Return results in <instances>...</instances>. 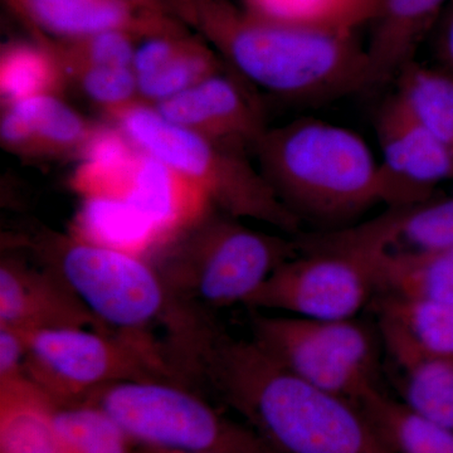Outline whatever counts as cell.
<instances>
[{
    "instance_id": "12",
    "label": "cell",
    "mask_w": 453,
    "mask_h": 453,
    "mask_svg": "<svg viewBox=\"0 0 453 453\" xmlns=\"http://www.w3.org/2000/svg\"><path fill=\"white\" fill-rule=\"evenodd\" d=\"M9 11L49 40H76L109 31L139 38L187 28L184 23L142 0H3Z\"/></svg>"
},
{
    "instance_id": "21",
    "label": "cell",
    "mask_w": 453,
    "mask_h": 453,
    "mask_svg": "<svg viewBox=\"0 0 453 453\" xmlns=\"http://www.w3.org/2000/svg\"><path fill=\"white\" fill-rule=\"evenodd\" d=\"M378 295L453 303V244L384 253Z\"/></svg>"
},
{
    "instance_id": "22",
    "label": "cell",
    "mask_w": 453,
    "mask_h": 453,
    "mask_svg": "<svg viewBox=\"0 0 453 453\" xmlns=\"http://www.w3.org/2000/svg\"><path fill=\"white\" fill-rule=\"evenodd\" d=\"M67 74L58 56L43 38L8 42L0 50V96L2 105L26 98L61 96Z\"/></svg>"
},
{
    "instance_id": "30",
    "label": "cell",
    "mask_w": 453,
    "mask_h": 453,
    "mask_svg": "<svg viewBox=\"0 0 453 453\" xmlns=\"http://www.w3.org/2000/svg\"><path fill=\"white\" fill-rule=\"evenodd\" d=\"M398 242L408 250H438L453 244V198L398 208Z\"/></svg>"
},
{
    "instance_id": "14",
    "label": "cell",
    "mask_w": 453,
    "mask_h": 453,
    "mask_svg": "<svg viewBox=\"0 0 453 453\" xmlns=\"http://www.w3.org/2000/svg\"><path fill=\"white\" fill-rule=\"evenodd\" d=\"M0 325L28 333L68 327L115 333L89 311L52 267L12 256L0 262Z\"/></svg>"
},
{
    "instance_id": "25",
    "label": "cell",
    "mask_w": 453,
    "mask_h": 453,
    "mask_svg": "<svg viewBox=\"0 0 453 453\" xmlns=\"http://www.w3.org/2000/svg\"><path fill=\"white\" fill-rule=\"evenodd\" d=\"M395 95L453 155L452 74L413 62L396 79Z\"/></svg>"
},
{
    "instance_id": "26",
    "label": "cell",
    "mask_w": 453,
    "mask_h": 453,
    "mask_svg": "<svg viewBox=\"0 0 453 453\" xmlns=\"http://www.w3.org/2000/svg\"><path fill=\"white\" fill-rule=\"evenodd\" d=\"M226 65L201 35L188 33L178 50L155 73L138 77L142 103L154 106L186 91Z\"/></svg>"
},
{
    "instance_id": "16",
    "label": "cell",
    "mask_w": 453,
    "mask_h": 453,
    "mask_svg": "<svg viewBox=\"0 0 453 453\" xmlns=\"http://www.w3.org/2000/svg\"><path fill=\"white\" fill-rule=\"evenodd\" d=\"M451 0H383L365 47L371 88L396 80L414 62Z\"/></svg>"
},
{
    "instance_id": "4",
    "label": "cell",
    "mask_w": 453,
    "mask_h": 453,
    "mask_svg": "<svg viewBox=\"0 0 453 453\" xmlns=\"http://www.w3.org/2000/svg\"><path fill=\"white\" fill-rule=\"evenodd\" d=\"M297 241L266 234L208 208L146 256L170 297L196 315L244 305L268 277L299 255Z\"/></svg>"
},
{
    "instance_id": "18",
    "label": "cell",
    "mask_w": 453,
    "mask_h": 453,
    "mask_svg": "<svg viewBox=\"0 0 453 453\" xmlns=\"http://www.w3.org/2000/svg\"><path fill=\"white\" fill-rule=\"evenodd\" d=\"M55 407L27 375L0 381V453H73L56 427Z\"/></svg>"
},
{
    "instance_id": "9",
    "label": "cell",
    "mask_w": 453,
    "mask_h": 453,
    "mask_svg": "<svg viewBox=\"0 0 453 453\" xmlns=\"http://www.w3.org/2000/svg\"><path fill=\"white\" fill-rule=\"evenodd\" d=\"M250 338L295 375L359 404L380 390L383 344L359 318L318 320L251 311Z\"/></svg>"
},
{
    "instance_id": "11",
    "label": "cell",
    "mask_w": 453,
    "mask_h": 453,
    "mask_svg": "<svg viewBox=\"0 0 453 453\" xmlns=\"http://www.w3.org/2000/svg\"><path fill=\"white\" fill-rule=\"evenodd\" d=\"M377 135L383 204L389 208L423 204L438 184L453 179V155L395 95L380 110Z\"/></svg>"
},
{
    "instance_id": "7",
    "label": "cell",
    "mask_w": 453,
    "mask_h": 453,
    "mask_svg": "<svg viewBox=\"0 0 453 453\" xmlns=\"http://www.w3.org/2000/svg\"><path fill=\"white\" fill-rule=\"evenodd\" d=\"M23 242L112 332L151 335L154 325L166 332L183 311L144 257L47 229Z\"/></svg>"
},
{
    "instance_id": "13",
    "label": "cell",
    "mask_w": 453,
    "mask_h": 453,
    "mask_svg": "<svg viewBox=\"0 0 453 453\" xmlns=\"http://www.w3.org/2000/svg\"><path fill=\"white\" fill-rule=\"evenodd\" d=\"M153 107L178 127L246 151L268 129L246 81L229 68Z\"/></svg>"
},
{
    "instance_id": "34",
    "label": "cell",
    "mask_w": 453,
    "mask_h": 453,
    "mask_svg": "<svg viewBox=\"0 0 453 453\" xmlns=\"http://www.w3.org/2000/svg\"><path fill=\"white\" fill-rule=\"evenodd\" d=\"M136 453H196V452L169 451V449H149V447H144V449H142V451H139Z\"/></svg>"
},
{
    "instance_id": "23",
    "label": "cell",
    "mask_w": 453,
    "mask_h": 453,
    "mask_svg": "<svg viewBox=\"0 0 453 453\" xmlns=\"http://www.w3.org/2000/svg\"><path fill=\"white\" fill-rule=\"evenodd\" d=\"M383 0H237L255 16L319 31L356 33L372 23Z\"/></svg>"
},
{
    "instance_id": "29",
    "label": "cell",
    "mask_w": 453,
    "mask_h": 453,
    "mask_svg": "<svg viewBox=\"0 0 453 453\" xmlns=\"http://www.w3.org/2000/svg\"><path fill=\"white\" fill-rule=\"evenodd\" d=\"M65 74L68 83L73 82L109 119L142 103L138 79L131 67H73Z\"/></svg>"
},
{
    "instance_id": "32",
    "label": "cell",
    "mask_w": 453,
    "mask_h": 453,
    "mask_svg": "<svg viewBox=\"0 0 453 453\" xmlns=\"http://www.w3.org/2000/svg\"><path fill=\"white\" fill-rule=\"evenodd\" d=\"M434 31V49L441 62V68L453 76V0L443 11Z\"/></svg>"
},
{
    "instance_id": "24",
    "label": "cell",
    "mask_w": 453,
    "mask_h": 453,
    "mask_svg": "<svg viewBox=\"0 0 453 453\" xmlns=\"http://www.w3.org/2000/svg\"><path fill=\"white\" fill-rule=\"evenodd\" d=\"M359 405L393 453H453V432L422 418L383 390Z\"/></svg>"
},
{
    "instance_id": "15",
    "label": "cell",
    "mask_w": 453,
    "mask_h": 453,
    "mask_svg": "<svg viewBox=\"0 0 453 453\" xmlns=\"http://www.w3.org/2000/svg\"><path fill=\"white\" fill-rule=\"evenodd\" d=\"M104 130L55 95L2 105L0 142L23 157L83 159Z\"/></svg>"
},
{
    "instance_id": "10",
    "label": "cell",
    "mask_w": 453,
    "mask_h": 453,
    "mask_svg": "<svg viewBox=\"0 0 453 453\" xmlns=\"http://www.w3.org/2000/svg\"><path fill=\"white\" fill-rule=\"evenodd\" d=\"M177 380H130L101 389L96 404L135 443L196 453H275L253 429L229 421Z\"/></svg>"
},
{
    "instance_id": "19",
    "label": "cell",
    "mask_w": 453,
    "mask_h": 453,
    "mask_svg": "<svg viewBox=\"0 0 453 453\" xmlns=\"http://www.w3.org/2000/svg\"><path fill=\"white\" fill-rule=\"evenodd\" d=\"M386 353L395 365L399 401L422 418L453 432V359L410 350Z\"/></svg>"
},
{
    "instance_id": "2",
    "label": "cell",
    "mask_w": 453,
    "mask_h": 453,
    "mask_svg": "<svg viewBox=\"0 0 453 453\" xmlns=\"http://www.w3.org/2000/svg\"><path fill=\"white\" fill-rule=\"evenodd\" d=\"M173 14L249 85L295 103L371 88L356 33L319 31L250 13L232 0H175Z\"/></svg>"
},
{
    "instance_id": "20",
    "label": "cell",
    "mask_w": 453,
    "mask_h": 453,
    "mask_svg": "<svg viewBox=\"0 0 453 453\" xmlns=\"http://www.w3.org/2000/svg\"><path fill=\"white\" fill-rule=\"evenodd\" d=\"M71 234L144 258L160 242L144 214L129 202L109 196H86Z\"/></svg>"
},
{
    "instance_id": "31",
    "label": "cell",
    "mask_w": 453,
    "mask_h": 453,
    "mask_svg": "<svg viewBox=\"0 0 453 453\" xmlns=\"http://www.w3.org/2000/svg\"><path fill=\"white\" fill-rule=\"evenodd\" d=\"M28 332L0 325V381L17 380L26 375Z\"/></svg>"
},
{
    "instance_id": "3",
    "label": "cell",
    "mask_w": 453,
    "mask_h": 453,
    "mask_svg": "<svg viewBox=\"0 0 453 453\" xmlns=\"http://www.w3.org/2000/svg\"><path fill=\"white\" fill-rule=\"evenodd\" d=\"M253 151L259 172L300 222L339 225L383 204L380 163L347 127L297 119L267 129Z\"/></svg>"
},
{
    "instance_id": "28",
    "label": "cell",
    "mask_w": 453,
    "mask_h": 453,
    "mask_svg": "<svg viewBox=\"0 0 453 453\" xmlns=\"http://www.w3.org/2000/svg\"><path fill=\"white\" fill-rule=\"evenodd\" d=\"M40 37V35H37ZM43 38L55 50L65 71L73 67H131L139 41L129 32L109 31L76 40Z\"/></svg>"
},
{
    "instance_id": "17",
    "label": "cell",
    "mask_w": 453,
    "mask_h": 453,
    "mask_svg": "<svg viewBox=\"0 0 453 453\" xmlns=\"http://www.w3.org/2000/svg\"><path fill=\"white\" fill-rule=\"evenodd\" d=\"M374 303L384 351L453 359V303L393 295H378Z\"/></svg>"
},
{
    "instance_id": "1",
    "label": "cell",
    "mask_w": 453,
    "mask_h": 453,
    "mask_svg": "<svg viewBox=\"0 0 453 453\" xmlns=\"http://www.w3.org/2000/svg\"><path fill=\"white\" fill-rule=\"evenodd\" d=\"M175 360L187 383L216 393L275 453H393L359 404L301 380L216 321L184 336Z\"/></svg>"
},
{
    "instance_id": "27",
    "label": "cell",
    "mask_w": 453,
    "mask_h": 453,
    "mask_svg": "<svg viewBox=\"0 0 453 453\" xmlns=\"http://www.w3.org/2000/svg\"><path fill=\"white\" fill-rule=\"evenodd\" d=\"M56 427L73 453H136L133 440L103 408L92 403L56 405Z\"/></svg>"
},
{
    "instance_id": "5",
    "label": "cell",
    "mask_w": 453,
    "mask_h": 453,
    "mask_svg": "<svg viewBox=\"0 0 453 453\" xmlns=\"http://www.w3.org/2000/svg\"><path fill=\"white\" fill-rule=\"evenodd\" d=\"M398 211L340 231L297 240L300 253L277 268L244 303L251 311L344 320L380 294V262L398 237Z\"/></svg>"
},
{
    "instance_id": "33",
    "label": "cell",
    "mask_w": 453,
    "mask_h": 453,
    "mask_svg": "<svg viewBox=\"0 0 453 453\" xmlns=\"http://www.w3.org/2000/svg\"><path fill=\"white\" fill-rule=\"evenodd\" d=\"M142 2L151 5V7L159 9V11L165 12V13L174 17V14H173V4H174V0H142Z\"/></svg>"
},
{
    "instance_id": "8",
    "label": "cell",
    "mask_w": 453,
    "mask_h": 453,
    "mask_svg": "<svg viewBox=\"0 0 453 453\" xmlns=\"http://www.w3.org/2000/svg\"><path fill=\"white\" fill-rule=\"evenodd\" d=\"M25 372L56 405L86 403L122 381H179L153 336L86 327L29 333Z\"/></svg>"
},
{
    "instance_id": "6",
    "label": "cell",
    "mask_w": 453,
    "mask_h": 453,
    "mask_svg": "<svg viewBox=\"0 0 453 453\" xmlns=\"http://www.w3.org/2000/svg\"><path fill=\"white\" fill-rule=\"evenodd\" d=\"M131 144L196 188L211 207L297 234L301 222L277 198L247 151L178 127L138 103L110 119Z\"/></svg>"
}]
</instances>
